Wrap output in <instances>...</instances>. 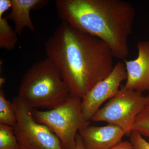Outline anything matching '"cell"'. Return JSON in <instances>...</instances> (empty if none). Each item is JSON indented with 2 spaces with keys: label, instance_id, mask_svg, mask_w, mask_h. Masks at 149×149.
<instances>
[{
  "label": "cell",
  "instance_id": "6da1fadb",
  "mask_svg": "<svg viewBox=\"0 0 149 149\" xmlns=\"http://www.w3.org/2000/svg\"><path fill=\"white\" fill-rule=\"evenodd\" d=\"M45 49L70 95L81 100L114 68V56L105 43L64 22L46 41Z\"/></svg>",
  "mask_w": 149,
  "mask_h": 149
},
{
  "label": "cell",
  "instance_id": "7a4b0ae2",
  "mask_svg": "<svg viewBox=\"0 0 149 149\" xmlns=\"http://www.w3.org/2000/svg\"><path fill=\"white\" fill-rule=\"evenodd\" d=\"M58 16L78 30L97 37L109 47L115 58L125 59L136 9L122 0H57Z\"/></svg>",
  "mask_w": 149,
  "mask_h": 149
},
{
  "label": "cell",
  "instance_id": "3957f363",
  "mask_svg": "<svg viewBox=\"0 0 149 149\" xmlns=\"http://www.w3.org/2000/svg\"><path fill=\"white\" fill-rule=\"evenodd\" d=\"M70 95L58 69L47 58L35 62L25 72L18 96L33 108L51 109L63 103Z\"/></svg>",
  "mask_w": 149,
  "mask_h": 149
},
{
  "label": "cell",
  "instance_id": "277c9868",
  "mask_svg": "<svg viewBox=\"0 0 149 149\" xmlns=\"http://www.w3.org/2000/svg\"><path fill=\"white\" fill-rule=\"evenodd\" d=\"M32 114L37 122L46 125L55 134L63 149H74L79 130L91 123L83 117L82 100L71 95L54 108L45 111L33 109Z\"/></svg>",
  "mask_w": 149,
  "mask_h": 149
},
{
  "label": "cell",
  "instance_id": "5b68a950",
  "mask_svg": "<svg viewBox=\"0 0 149 149\" xmlns=\"http://www.w3.org/2000/svg\"><path fill=\"white\" fill-rule=\"evenodd\" d=\"M12 102L16 113L13 130L19 149H63L55 134L35 120L32 114L34 108L18 96Z\"/></svg>",
  "mask_w": 149,
  "mask_h": 149
},
{
  "label": "cell",
  "instance_id": "8992f818",
  "mask_svg": "<svg viewBox=\"0 0 149 149\" xmlns=\"http://www.w3.org/2000/svg\"><path fill=\"white\" fill-rule=\"evenodd\" d=\"M146 99L143 93L126 89L123 85L118 93L96 112L91 121L117 125L124 130L125 135H130Z\"/></svg>",
  "mask_w": 149,
  "mask_h": 149
},
{
  "label": "cell",
  "instance_id": "52a82bcc",
  "mask_svg": "<svg viewBox=\"0 0 149 149\" xmlns=\"http://www.w3.org/2000/svg\"><path fill=\"white\" fill-rule=\"evenodd\" d=\"M125 64L118 62L110 74L97 83L82 100V110L84 119L91 121L102 105L118 93L121 83L127 79Z\"/></svg>",
  "mask_w": 149,
  "mask_h": 149
},
{
  "label": "cell",
  "instance_id": "ba28073f",
  "mask_svg": "<svg viewBox=\"0 0 149 149\" xmlns=\"http://www.w3.org/2000/svg\"><path fill=\"white\" fill-rule=\"evenodd\" d=\"M138 56L133 60L124 59L127 79L124 87L143 93L149 91V41L137 45Z\"/></svg>",
  "mask_w": 149,
  "mask_h": 149
},
{
  "label": "cell",
  "instance_id": "9c48e42d",
  "mask_svg": "<svg viewBox=\"0 0 149 149\" xmlns=\"http://www.w3.org/2000/svg\"><path fill=\"white\" fill-rule=\"evenodd\" d=\"M85 149H111L122 142L125 133L116 125H88L78 132Z\"/></svg>",
  "mask_w": 149,
  "mask_h": 149
},
{
  "label": "cell",
  "instance_id": "30bf717a",
  "mask_svg": "<svg viewBox=\"0 0 149 149\" xmlns=\"http://www.w3.org/2000/svg\"><path fill=\"white\" fill-rule=\"evenodd\" d=\"M10 12L6 16L8 20L13 22L15 31L20 36L25 28L35 32V28L31 17L30 11L37 10L47 5V0H11Z\"/></svg>",
  "mask_w": 149,
  "mask_h": 149
},
{
  "label": "cell",
  "instance_id": "8fae6325",
  "mask_svg": "<svg viewBox=\"0 0 149 149\" xmlns=\"http://www.w3.org/2000/svg\"><path fill=\"white\" fill-rule=\"evenodd\" d=\"M10 8L8 3H0V48L11 51L15 49L18 41L17 34L9 24L4 14Z\"/></svg>",
  "mask_w": 149,
  "mask_h": 149
},
{
  "label": "cell",
  "instance_id": "7c38bea8",
  "mask_svg": "<svg viewBox=\"0 0 149 149\" xmlns=\"http://www.w3.org/2000/svg\"><path fill=\"white\" fill-rule=\"evenodd\" d=\"M17 122L15 108L12 102L8 100L2 90H0V124L14 127Z\"/></svg>",
  "mask_w": 149,
  "mask_h": 149
},
{
  "label": "cell",
  "instance_id": "4fadbf2b",
  "mask_svg": "<svg viewBox=\"0 0 149 149\" xmlns=\"http://www.w3.org/2000/svg\"><path fill=\"white\" fill-rule=\"evenodd\" d=\"M146 98V104L136 117L132 132L149 139V94Z\"/></svg>",
  "mask_w": 149,
  "mask_h": 149
},
{
  "label": "cell",
  "instance_id": "5bb4252c",
  "mask_svg": "<svg viewBox=\"0 0 149 149\" xmlns=\"http://www.w3.org/2000/svg\"><path fill=\"white\" fill-rule=\"evenodd\" d=\"M0 149H19L13 127L0 124Z\"/></svg>",
  "mask_w": 149,
  "mask_h": 149
},
{
  "label": "cell",
  "instance_id": "9a60e30c",
  "mask_svg": "<svg viewBox=\"0 0 149 149\" xmlns=\"http://www.w3.org/2000/svg\"><path fill=\"white\" fill-rule=\"evenodd\" d=\"M130 142L133 146V149H149V143L139 133H131Z\"/></svg>",
  "mask_w": 149,
  "mask_h": 149
},
{
  "label": "cell",
  "instance_id": "2e32d148",
  "mask_svg": "<svg viewBox=\"0 0 149 149\" xmlns=\"http://www.w3.org/2000/svg\"><path fill=\"white\" fill-rule=\"evenodd\" d=\"M111 149H133V146L130 142L124 141L120 142Z\"/></svg>",
  "mask_w": 149,
  "mask_h": 149
},
{
  "label": "cell",
  "instance_id": "e0dca14e",
  "mask_svg": "<svg viewBox=\"0 0 149 149\" xmlns=\"http://www.w3.org/2000/svg\"><path fill=\"white\" fill-rule=\"evenodd\" d=\"M74 149H85L83 144V140L78 133H77L76 136V146Z\"/></svg>",
  "mask_w": 149,
  "mask_h": 149
}]
</instances>
